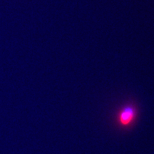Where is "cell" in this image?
Instances as JSON below:
<instances>
[{"mask_svg": "<svg viewBox=\"0 0 154 154\" xmlns=\"http://www.w3.org/2000/svg\"><path fill=\"white\" fill-rule=\"evenodd\" d=\"M137 109L135 105L128 103L121 107L116 116V121L122 128H128L134 124L137 118Z\"/></svg>", "mask_w": 154, "mask_h": 154, "instance_id": "1", "label": "cell"}]
</instances>
